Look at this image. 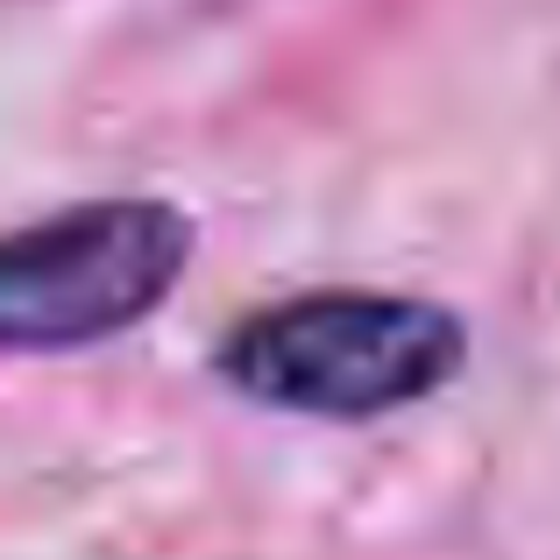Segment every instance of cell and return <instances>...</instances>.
Here are the masks:
<instances>
[{"instance_id":"1","label":"cell","mask_w":560,"mask_h":560,"mask_svg":"<svg viewBox=\"0 0 560 560\" xmlns=\"http://www.w3.org/2000/svg\"><path fill=\"white\" fill-rule=\"evenodd\" d=\"M206 370L228 397L284 419L376 425L433 405L468 370V319L419 291L313 284L242 313Z\"/></svg>"},{"instance_id":"2","label":"cell","mask_w":560,"mask_h":560,"mask_svg":"<svg viewBox=\"0 0 560 560\" xmlns=\"http://www.w3.org/2000/svg\"><path fill=\"white\" fill-rule=\"evenodd\" d=\"M199 256V220L156 191L71 199L0 242L8 355H85L164 313Z\"/></svg>"}]
</instances>
